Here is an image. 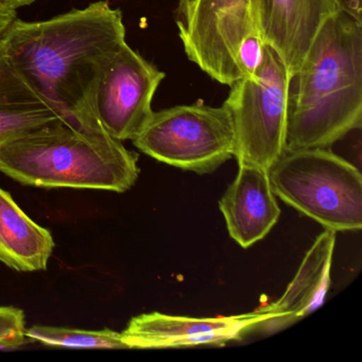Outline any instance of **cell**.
I'll use <instances>...</instances> for the list:
<instances>
[{
	"instance_id": "7c38bea8",
	"label": "cell",
	"mask_w": 362,
	"mask_h": 362,
	"mask_svg": "<svg viewBox=\"0 0 362 362\" xmlns=\"http://www.w3.org/2000/svg\"><path fill=\"white\" fill-rule=\"evenodd\" d=\"M337 233L324 230L303 258L291 283L279 300L258 308L269 313L257 329L267 334L289 327L323 305L330 286Z\"/></svg>"
},
{
	"instance_id": "d6986e66",
	"label": "cell",
	"mask_w": 362,
	"mask_h": 362,
	"mask_svg": "<svg viewBox=\"0 0 362 362\" xmlns=\"http://www.w3.org/2000/svg\"><path fill=\"white\" fill-rule=\"evenodd\" d=\"M35 0H0V4H3L6 7L11 8V9H18L25 6L31 5L35 3Z\"/></svg>"
},
{
	"instance_id": "3957f363",
	"label": "cell",
	"mask_w": 362,
	"mask_h": 362,
	"mask_svg": "<svg viewBox=\"0 0 362 362\" xmlns=\"http://www.w3.org/2000/svg\"><path fill=\"white\" fill-rule=\"evenodd\" d=\"M139 156L103 129L64 120L0 144V173L23 185L126 192L139 175Z\"/></svg>"
},
{
	"instance_id": "4fadbf2b",
	"label": "cell",
	"mask_w": 362,
	"mask_h": 362,
	"mask_svg": "<svg viewBox=\"0 0 362 362\" xmlns=\"http://www.w3.org/2000/svg\"><path fill=\"white\" fill-rule=\"evenodd\" d=\"M54 249L50 230L31 220L0 187V262L18 272L43 271Z\"/></svg>"
},
{
	"instance_id": "9c48e42d",
	"label": "cell",
	"mask_w": 362,
	"mask_h": 362,
	"mask_svg": "<svg viewBox=\"0 0 362 362\" xmlns=\"http://www.w3.org/2000/svg\"><path fill=\"white\" fill-rule=\"evenodd\" d=\"M269 313L255 310L245 315L189 317L144 313L132 317L122 332L128 349H160L214 345L239 341L266 321Z\"/></svg>"
},
{
	"instance_id": "5bb4252c",
	"label": "cell",
	"mask_w": 362,
	"mask_h": 362,
	"mask_svg": "<svg viewBox=\"0 0 362 362\" xmlns=\"http://www.w3.org/2000/svg\"><path fill=\"white\" fill-rule=\"evenodd\" d=\"M3 35L0 37V144L63 120L16 73L6 54Z\"/></svg>"
},
{
	"instance_id": "e0dca14e",
	"label": "cell",
	"mask_w": 362,
	"mask_h": 362,
	"mask_svg": "<svg viewBox=\"0 0 362 362\" xmlns=\"http://www.w3.org/2000/svg\"><path fill=\"white\" fill-rule=\"evenodd\" d=\"M18 18L16 10L6 7L3 4H0V37L8 30L10 25Z\"/></svg>"
},
{
	"instance_id": "8992f818",
	"label": "cell",
	"mask_w": 362,
	"mask_h": 362,
	"mask_svg": "<svg viewBox=\"0 0 362 362\" xmlns=\"http://www.w3.org/2000/svg\"><path fill=\"white\" fill-rule=\"evenodd\" d=\"M132 141L150 158L198 175L213 173L235 154L234 127L224 105L153 111Z\"/></svg>"
},
{
	"instance_id": "9a60e30c",
	"label": "cell",
	"mask_w": 362,
	"mask_h": 362,
	"mask_svg": "<svg viewBox=\"0 0 362 362\" xmlns=\"http://www.w3.org/2000/svg\"><path fill=\"white\" fill-rule=\"evenodd\" d=\"M29 340L47 346L76 349H128L122 341V332L110 328L99 330L75 329L57 326L35 325L26 329Z\"/></svg>"
},
{
	"instance_id": "ba28073f",
	"label": "cell",
	"mask_w": 362,
	"mask_h": 362,
	"mask_svg": "<svg viewBox=\"0 0 362 362\" xmlns=\"http://www.w3.org/2000/svg\"><path fill=\"white\" fill-rule=\"evenodd\" d=\"M165 74L122 43L103 63L92 107L107 134L133 141L153 113L152 100Z\"/></svg>"
},
{
	"instance_id": "30bf717a",
	"label": "cell",
	"mask_w": 362,
	"mask_h": 362,
	"mask_svg": "<svg viewBox=\"0 0 362 362\" xmlns=\"http://www.w3.org/2000/svg\"><path fill=\"white\" fill-rule=\"evenodd\" d=\"M262 43L275 50L290 76L302 64L324 24L342 11L341 0H252Z\"/></svg>"
},
{
	"instance_id": "7a4b0ae2",
	"label": "cell",
	"mask_w": 362,
	"mask_h": 362,
	"mask_svg": "<svg viewBox=\"0 0 362 362\" xmlns=\"http://www.w3.org/2000/svg\"><path fill=\"white\" fill-rule=\"evenodd\" d=\"M362 124V22L340 11L290 78L286 150L330 149Z\"/></svg>"
},
{
	"instance_id": "277c9868",
	"label": "cell",
	"mask_w": 362,
	"mask_h": 362,
	"mask_svg": "<svg viewBox=\"0 0 362 362\" xmlns=\"http://www.w3.org/2000/svg\"><path fill=\"white\" fill-rule=\"evenodd\" d=\"M268 173L275 196L326 230H361V173L330 149L285 150Z\"/></svg>"
},
{
	"instance_id": "6da1fadb",
	"label": "cell",
	"mask_w": 362,
	"mask_h": 362,
	"mask_svg": "<svg viewBox=\"0 0 362 362\" xmlns=\"http://www.w3.org/2000/svg\"><path fill=\"white\" fill-rule=\"evenodd\" d=\"M3 39L16 73L64 122L103 129L93 92L103 63L126 42L119 10L101 0L43 22L16 18Z\"/></svg>"
},
{
	"instance_id": "ac0fdd59",
	"label": "cell",
	"mask_w": 362,
	"mask_h": 362,
	"mask_svg": "<svg viewBox=\"0 0 362 362\" xmlns=\"http://www.w3.org/2000/svg\"><path fill=\"white\" fill-rule=\"evenodd\" d=\"M343 11L362 22V0H341Z\"/></svg>"
},
{
	"instance_id": "8fae6325",
	"label": "cell",
	"mask_w": 362,
	"mask_h": 362,
	"mask_svg": "<svg viewBox=\"0 0 362 362\" xmlns=\"http://www.w3.org/2000/svg\"><path fill=\"white\" fill-rule=\"evenodd\" d=\"M236 179L219 201L230 236L243 249L264 239L281 216L267 169L238 163Z\"/></svg>"
},
{
	"instance_id": "2e32d148",
	"label": "cell",
	"mask_w": 362,
	"mask_h": 362,
	"mask_svg": "<svg viewBox=\"0 0 362 362\" xmlns=\"http://www.w3.org/2000/svg\"><path fill=\"white\" fill-rule=\"evenodd\" d=\"M26 329V317L22 309L0 307V349H16L24 345L28 340Z\"/></svg>"
},
{
	"instance_id": "5b68a950",
	"label": "cell",
	"mask_w": 362,
	"mask_h": 362,
	"mask_svg": "<svg viewBox=\"0 0 362 362\" xmlns=\"http://www.w3.org/2000/svg\"><path fill=\"white\" fill-rule=\"evenodd\" d=\"M290 78L279 54L262 44L253 73L230 86L223 105L232 117L237 162L269 170L285 152Z\"/></svg>"
},
{
	"instance_id": "52a82bcc",
	"label": "cell",
	"mask_w": 362,
	"mask_h": 362,
	"mask_svg": "<svg viewBox=\"0 0 362 362\" xmlns=\"http://www.w3.org/2000/svg\"><path fill=\"white\" fill-rule=\"evenodd\" d=\"M177 25L186 56L211 79L232 86L249 76L241 54L260 39L252 0H179Z\"/></svg>"
}]
</instances>
